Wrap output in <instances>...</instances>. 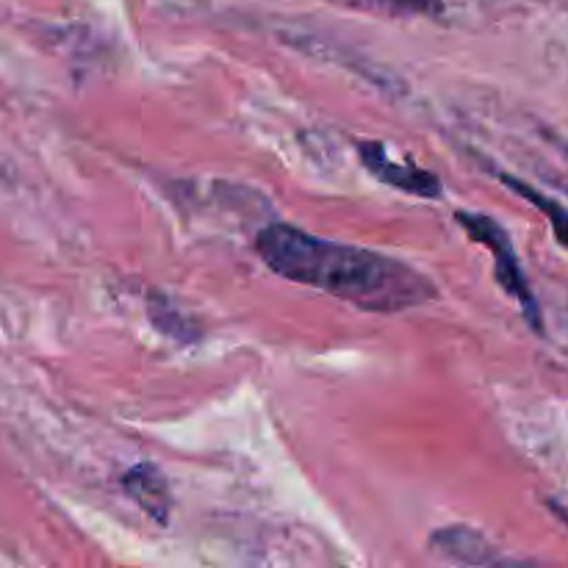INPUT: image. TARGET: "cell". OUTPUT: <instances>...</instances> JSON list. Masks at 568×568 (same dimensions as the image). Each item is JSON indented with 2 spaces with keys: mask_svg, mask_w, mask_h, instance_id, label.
Masks as SVG:
<instances>
[{
  "mask_svg": "<svg viewBox=\"0 0 568 568\" xmlns=\"http://www.w3.org/2000/svg\"><path fill=\"white\" fill-rule=\"evenodd\" d=\"M358 153L366 170L375 178H381L383 183H388V186H397L408 194H419V197H438L442 194V181L436 175H430V172L419 170L414 164H397V161H392L388 159L386 144L361 142Z\"/></svg>",
  "mask_w": 568,
  "mask_h": 568,
  "instance_id": "3957f363",
  "label": "cell"
},
{
  "mask_svg": "<svg viewBox=\"0 0 568 568\" xmlns=\"http://www.w3.org/2000/svg\"><path fill=\"white\" fill-rule=\"evenodd\" d=\"M264 264L281 277L372 314L416 308L436 297V286L414 266L364 247L327 242L294 225H266L255 239Z\"/></svg>",
  "mask_w": 568,
  "mask_h": 568,
  "instance_id": "6da1fadb",
  "label": "cell"
},
{
  "mask_svg": "<svg viewBox=\"0 0 568 568\" xmlns=\"http://www.w3.org/2000/svg\"><path fill=\"white\" fill-rule=\"evenodd\" d=\"M455 220H458V225H464L466 231H469V236L475 239V242L486 244V247L497 255L499 283H503V288L510 297L519 300L527 322H530L536 331H541V311H538L536 297H532L530 286H527V277L525 272H521L514 244H510V236L503 231V225H499L497 220H491V216L471 214V211H455Z\"/></svg>",
  "mask_w": 568,
  "mask_h": 568,
  "instance_id": "7a4b0ae2",
  "label": "cell"
},
{
  "mask_svg": "<svg viewBox=\"0 0 568 568\" xmlns=\"http://www.w3.org/2000/svg\"><path fill=\"white\" fill-rule=\"evenodd\" d=\"M122 488L128 497L139 505L148 516H153L159 525H166L170 519V486H166L164 475L155 466L139 464L131 471L122 475Z\"/></svg>",
  "mask_w": 568,
  "mask_h": 568,
  "instance_id": "277c9868",
  "label": "cell"
},
{
  "mask_svg": "<svg viewBox=\"0 0 568 568\" xmlns=\"http://www.w3.org/2000/svg\"><path fill=\"white\" fill-rule=\"evenodd\" d=\"M503 181L508 183L510 189H516V194H521V197H525V200H530V203H536L538 209H541L544 214L549 216V222H552L555 236H558V242L566 244V247H568V211L564 209V205L555 203V200H549V197H544V194H538L536 189L527 186V183H521V181H516V178L505 175Z\"/></svg>",
  "mask_w": 568,
  "mask_h": 568,
  "instance_id": "5b68a950",
  "label": "cell"
}]
</instances>
